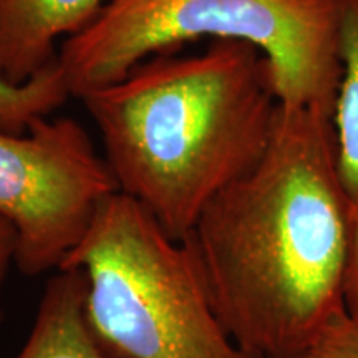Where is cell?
<instances>
[{"label": "cell", "mask_w": 358, "mask_h": 358, "mask_svg": "<svg viewBox=\"0 0 358 358\" xmlns=\"http://www.w3.org/2000/svg\"><path fill=\"white\" fill-rule=\"evenodd\" d=\"M338 60L340 82L332 111L337 173L358 209V0H342Z\"/></svg>", "instance_id": "ba28073f"}, {"label": "cell", "mask_w": 358, "mask_h": 358, "mask_svg": "<svg viewBox=\"0 0 358 358\" xmlns=\"http://www.w3.org/2000/svg\"><path fill=\"white\" fill-rule=\"evenodd\" d=\"M355 211L337 173L332 111L280 105L259 163L181 241L249 355L297 358L345 308Z\"/></svg>", "instance_id": "6da1fadb"}, {"label": "cell", "mask_w": 358, "mask_h": 358, "mask_svg": "<svg viewBox=\"0 0 358 358\" xmlns=\"http://www.w3.org/2000/svg\"><path fill=\"white\" fill-rule=\"evenodd\" d=\"M69 96L70 87L57 58L22 83L0 78V129L25 133L35 120L50 116Z\"/></svg>", "instance_id": "9c48e42d"}, {"label": "cell", "mask_w": 358, "mask_h": 358, "mask_svg": "<svg viewBox=\"0 0 358 358\" xmlns=\"http://www.w3.org/2000/svg\"><path fill=\"white\" fill-rule=\"evenodd\" d=\"M110 0H0V78L22 83L57 58Z\"/></svg>", "instance_id": "8992f818"}, {"label": "cell", "mask_w": 358, "mask_h": 358, "mask_svg": "<svg viewBox=\"0 0 358 358\" xmlns=\"http://www.w3.org/2000/svg\"><path fill=\"white\" fill-rule=\"evenodd\" d=\"M80 100L120 192L181 243L224 187L249 173L280 110L267 57L243 40L164 52Z\"/></svg>", "instance_id": "7a4b0ae2"}, {"label": "cell", "mask_w": 358, "mask_h": 358, "mask_svg": "<svg viewBox=\"0 0 358 358\" xmlns=\"http://www.w3.org/2000/svg\"><path fill=\"white\" fill-rule=\"evenodd\" d=\"M297 358H358V322L337 312Z\"/></svg>", "instance_id": "30bf717a"}, {"label": "cell", "mask_w": 358, "mask_h": 358, "mask_svg": "<svg viewBox=\"0 0 358 358\" xmlns=\"http://www.w3.org/2000/svg\"><path fill=\"white\" fill-rule=\"evenodd\" d=\"M87 275L58 268L45 285L29 338L13 358H108L85 315Z\"/></svg>", "instance_id": "52a82bcc"}, {"label": "cell", "mask_w": 358, "mask_h": 358, "mask_svg": "<svg viewBox=\"0 0 358 358\" xmlns=\"http://www.w3.org/2000/svg\"><path fill=\"white\" fill-rule=\"evenodd\" d=\"M118 191L77 120L42 116L25 133L0 129V216L17 231L22 274L58 271Z\"/></svg>", "instance_id": "5b68a950"}, {"label": "cell", "mask_w": 358, "mask_h": 358, "mask_svg": "<svg viewBox=\"0 0 358 358\" xmlns=\"http://www.w3.org/2000/svg\"><path fill=\"white\" fill-rule=\"evenodd\" d=\"M342 0H110L57 55L71 95L199 38L243 40L271 64L280 105L334 111Z\"/></svg>", "instance_id": "3957f363"}, {"label": "cell", "mask_w": 358, "mask_h": 358, "mask_svg": "<svg viewBox=\"0 0 358 358\" xmlns=\"http://www.w3.org/2000/svg\"><path fill=\"white\" fill-rule=\"evenodd\" d=\"M87 275L85 315L108 358H254L219 319L191 250L110 196L60 268Z\"/></svg>", "instance_id": "277c9868"}, {"label": "cell", "mask_w": 358, "mask_h": 358, "mask_svg": "<svg viewBox=\"0 0 358 358\" xmlns=\"http://www.w3.org/2000/svg\"><path fill=\"white\" fill-rule=\"evenodd\" d=\"M17 252V231L7 219L0 216V285L6 277L8 267L15 262ZM3 320L2 308H0V324Z\"/></svg>", "instance_id": "7c38bea8"}, {"label": "cell", "mask_w": 358, "mask_h": 358, "mask_svg": "<svg viewBox=\"0 0 358 358\" xmlns=\"http://www.w3.org/2000/svg\"><path fill=\"white\" fill-rule=\"evenodd\" d=\"M343 307L348 315L358 322V209L353 219L350 257H348L345 285H343Z\"/></svg>", "instance_id": "8fae6325"}]
</instances>
